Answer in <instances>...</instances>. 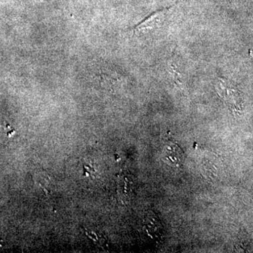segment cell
Here are the masks:
<instances>
[{
  "label": "cell",
  "mask_w": 253,
  "mask_h": 253,
  "mask_svg": "<svg viewBox=\"0 0 253 253\" xmlns=\"http://www.w3.org/2000/svg\"><path fill=\"white\" fill-rule=\"evenodd\" d=\"M216 89L218 94L220 95L221 98L225 100L226 102L234 106V108H240L241 96L239 91L236 89L227 79L224 78H219L216 84Z\"/></svg>",
  "instance_id": "cell-1"
},
{
  "label": "cell",
  "mask_w": 253,
  "mask_h": 253,
  "mask_svg": "<svg viewBox=\"0 0 253 253\" xmlns=\"http://www.w3.org/2000/svg\"><path fill=\"white\" fill-rule=\"evenodd\" d=\"M163 147V158L165 162L170 166L177 167L184 161V153L175 143L171 140L165 141Z\"/></svg>",
  "instance_id": "cell-2"
},
{
  "label": "cell",
  "mask_w": 253,
  "mask_h": 253,
  "mask_svg": "<svg viewBox=\"0 0 253 253\" xmlns=\"http://www.w3.org/2000/svg\"><path fill=\"white\" fill-rule=\"evenodd\" d=\"M163 15H164L163 10L154 12V14L150 15L133 28V31L136 33H144V32H148L155 29L158 27V25L161 24L162 22Z\"/></svg>",
  "instance_id": "cell-3"
},
{
  "label": "cell",
  "mask_w": 253,
  "mask_h": 253,
  "mask_svg": "<svg viewBox=\"0 0 253 253\" xmlns=\"http://www.w3.org/2000/svg\"><path fill=\"white\" fill-rule=\"evenodd\" d=\"M34 180L46 194H49L51 191V180L47 173L42 171L36 172L34 175Z\"/></svg>",
  "instance_id": "cell-4"
}]
</instances>
